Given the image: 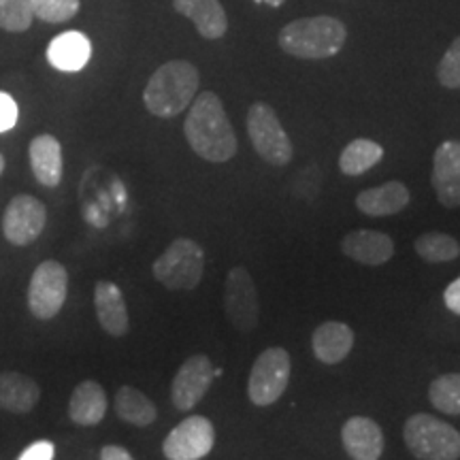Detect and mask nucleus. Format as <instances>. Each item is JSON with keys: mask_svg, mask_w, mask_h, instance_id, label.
<instances>
[{"mask_svg": "<svg viewBox=\"0 0 460 460\" xmlns=\"http://www.w3.org/2000/svg\"><path fill=\"white\" fill-rule=\"evenodd\" d=\"M188 146L207 163H228L237 154V135L230 124L220 96L214 92H200L190 105L183 124Z\"/></svg>", "mask_w": 460, "mask_h": 460, "instance_id": "obj_1", "label": "nucleus"}, {"mask_svg": "<svg viewBox=\"0 0 460 460\" xmlns=\"http://www.w3.org/2000/svg\"><path fill=\"white\" fill-rule=\"evenodd\" d=\"M199 84L197 66L186 60H171L152 73L143 90V102L147 111L156 118H175L197 99Z\"/></svg>", "mask_w": 460, "mask_h": 460, "instance_id": "obj_2", "label": "nucleus"}, {"mask_svg": "<svg viewBox=\"0 0 460 460\" xmlns=\"http://www.w3.org/2000/svg\"><path fill=\"white\" fill-rule=\"evenodd\" d=\"M348 31L341 20L331 15L301 17L281 28L278 43L288 56L301 60H324L343 49Z\"/></svg>", "mask_w": 460, "mask_h": 460, "instance_id": "obj_3", "label": "nucleus"}, {"mask_svg": "<svg viewBox=\"0 0 460 460\" xmlns=\"http://www.w3.org/2000/svg\"><path fill=\"white\" fill-rule=\"evenodd\" d=\"M407 450L418 460H458L460 433L430 413H413L402 427Z\"/></svg>", "mask_w": 460, "mask_h": 460, "instance_id": "obj_4", "label": "nucleus"}, {"mask_svg": "<svg viewBox=\"0 0 460 460\" xmlns=\"http://www.w3.org/2000/svg\"><path fill=\"white\" fill-rule=\"evenodd\" d=\"M152 273L166 290L192 292L205 273V250L192 239H175L152 264Z\"/></svg>", "mask_w": 460, "mask_h": 460, "instance_id": "obj_5", "label": "nucleus"}, {"mask_svg": "<svg viewBox=\"0 0 460 460\" xmlns=\"http://www.w3.org/2000/svg\"><path fill=\"white\" fill-rule=\"evenodd\" d=\"M247 135L264 163L271 166L290 164L295 156L290 137L281 126L278 113L267 102H254L247 111Z\"/></svg>", "mask_w": 460, "mask_h": 460, "instance_id": "obj_6", "label": "nucleus"}, {"mask_svg": "<svg viewBox=\"0 0 460 460\" xmlns=\"http://www.w3.org/2000/svg\"><path fill=\"white\" fill-rule=\"evenodd\" d=\"M292 376V360L288 349L267 348L254 360L247 382V396L256 407H269L281 399Z\"/></svg>", "mask_w": 460, "mask_h": 460, "instance_id": "obj_7", "label": "nucleus"}, {"mask_svg": "<svg viewBox=\"0 0 460 460\" xmlns=\"http://www.w3.org/2000/svg\"><path fill=\"white\" fill-rule=\"evenodd\" d=\"M68 295V273L65 264L45 261L34 269L28 284V309L34 318L51 320L65 307Z\"/></svg>", "mask_w": 460, "mask_h": 460, "instance_id": "obj_8", "label": "nucleus"}, {"mask_svg": "<svg viewBox=\"0 0 460 460\" xmlns=\"http://www.w3.org/2000/svg\"><path fill=\"white\" fill-rule=\"evenodd\" d=\"M224 309L230 324L239 332H252L261 322L258 290L245 267H233L224 284Z\"/></svg>", "mask_w": 460, "mask_h": 460, "instance_id": "obj_9", "label": "nucleus"}, {"mask_svg": "<svg viewBox=\"0 0 460 460\" xmlns=\"http://www.w3.org/2000/svg\"><path fill=\"white\" fill-rule=\"evenodd\" d=\"M48 224V207L31 194H17L3 216V234L13 245H31Z\"/></svg>", "mask_w": 460, "mask_h": 460, "instance_id": "obj_10", "label": "nucleus"}, {"mask_svg": "<svg viewBox=\"0 0 460 460\" xmlns=\"http://www.w3.org/2000/svg\"><path fill=\"white\" fill-rule=\"evenodd\" d=\"M216 429L205 416H190L166 435L163 454L166 460H200L214 450Z\"/></svg>", "mask_w": 460, "mask_h": 460, "instance_id": "obj_11", "label": "nucleus"}, {"mask_svg": "<svg viewBox=\"0 0 460 460\" xmlns=\"http://www.w3.org/2000/svg\"><path fill=\"white\" fill-rule=\"evenodd\" d=\"M214 362L209 356L194 354L183 360L171 384L172 405L180 411H192L214 382Z\"/></svg>", "mask_w": 460, "mask_h": 460, "instance_id": "obj_12", "label": "nucleus"}, {"mask_svg": "<svg viewBox=\"0 0 460 460\" xmlns=\"http://www.w3.org/2000/svg\"><path fill=\"white\" fill-rule=\"evenodd\" d=\"M430 183L446 209L460 207V141H444L435 149Z\"/></svg>", "mask_w": 460, "mask_h": 460, "instance_id": "obj_13", "label": "nucleus"}, {"mask_svg": "<svg viewBox=\"0 0 460 460\" xmlns=\"http://www.w3.org/2000/svg\"><path fill=\"white\" fill-rule=\"evenodd\" d=\"M341 252L349 261L365 264V267H382L393 261L396 245L390 234L379 230L360 228L348 233L341 241Z\"/></svg>", "mask_w": 460, "mask_h": 460, "instance_id": "obj_14", "label": "nucleus"}, {"mask_svg": "<svg viewBox=\"0 0 460 460\" xmlns=\"http://www.w3.org/2000/svg\"><path fill=\"white\" fill-rule=\"evenodd\" d=\"M341 441L352 460H379L384 454V430L367 416L349 418L341 429Z\"/></svg>", "mask_w": 460, "mask_h": 460, "instance_id": "obj_15", "label": "nucleus"}, {"mask_svg": "<svg viewBox=\"0 0 460 460\" xmlns=\"http://www.w3.org/2000/svg\"><path fill=\"white\" fill-rule=\"evenodd\" d=\"M94 309L102 331L111 337H124L130 331L128 309H126L124 292L113 281L101 279L94 286Z\"/></svg>", "mask_w": 460, "mask_h": 460, "instance_id": "obj_16", "label": "nucleus"}, {"mask_svg": "<svg viewBox=\"0 0 460 460\" xmlns=\"http://www.w3.org/2000/svg\"><path fill=\"white\" fill-rule=\"evenodd\" d=\"M31 156V169L37 181L45 188H58L65 172V160H62V146L56 137L39 135L31 141L28 147Z\"/></svg>", "mask_w": 460, "mask_h": 460, "instance_id": "obj_17", "label": "nucleus"}, {"mask_svg": "<svg viewBox=\"0 0 460 460\" xmlns=\"http://www.w3.org/2000/svg\"><path fill=\"white\" fill-rule=\"evenodd\" d=\"M410 188L402 181H386L377 188H367L356 197L360 214L369 217L394 216L410 205Z\"/></svg>", "mask_w": 460, "mask_h": 460, "instance_id": "obj_18", "label": "nucleus"}, {"mask_svg": "<svg viewBox=\"0 0 460 460\" xmlns=\"http://www.w3.org/2000/svg\"><path fill=\"white\" fill-rule=\"evenodd\" d=\"M354 348V331L345 322H322L312 335L315 358L324 365H339L348 358Z\"/></svg>", "mask_w": 460, "mask_h": 460, "instance_id": "obj_19", "label": "nucleus"}, {"mask_svg": "<svg viewBox=\"0 0 460 460\" xmlns=\"http://www.w3.org/2000/svg\"><path fill=\"white\" fill-rule=\"evenodd\" d=\"M172 9L188 17L200 37L209 41L224 37L228 31V17L220 0H172Z\"/></svg>", "mask_w": 460, "mask_h": 460, "instance_id": "obj_20", "label": "nucleus"}, {"mask_svg": "<svg viewBox=\"0 0 460 460\" xmlns=\"http://www.w3.org/2000/svg\"><path fill=\"white\" fill-rule=\"evenodd\" d=\"M107 413V393L94 379L77 384L68 401V416L79 427H96Z\"/></svg>", "mask_w": 460, "mask_h": 460, "instance_id": "obj_21", "label": "nucleus"}, {"mask_svg": "<svg viewBox=\"0 0 460 460\" xmlns=\"http://www.w3.org/2000/svg\"><path fill=\"white\" fill-rule=\"evenodd\" d=\"M41 399L37 379L17 371L0 373V410L11 413H31Z\"/></svg>", "mask_w": 460, "mask_h": 460, "instance_id": "obj_22", "label": "nucleus"}, {"mask_svg": "<svg viewBox=\"0 0 460 460\" xmlns=\"http://www.w3.org/2000/svg\"><path fill=\"white\" fill-rule=\"evenodd\" d=\"M92 56L90 39L82 32H62L48 48V60L58 71L75 73L88 65Z\"/></svg>", "mask_w": 460, "mask_h": 460, "instance_id": "obj_23", "label": "nucleus"}, {"mask_svg": "<svg viewBox=\"0 0 460 460\" xmlns=\"http://www.w3.org/2000/svg\"><path fill=\"white\" fill-rule=\"evenodd\" d=\"M113 405L118 418L132 424V427H149L158 416L156 405L149 401V396L132 386L119 388L118 394H115Z\"/></svg>", "mask_w": 460, "mask_h": 460, "instance_id": "obj_24", "label": "nucleus"}, {"mask_svg": "<svg viewBox=\"0 0 460 460\" xmlns=\"http://www.w3.org/2000/svg\"><path fill=\"white\" fill-rule=\"evenodd\" d=\"M382 158L384 147L377 141L354 139L352 143L345 146L341 156H339V169H341L343 175L358 177L362 172H367L382 163Z\"/></svg>", "mask_w": 460, "mask_h": 460, "instance_id": "obj_25", "label": "nucleus"}, {"mask_svg": "<svg viewBox=\"0 0 460 460\" xmlns=\"http://www.w3.org/2000/svg\"><path fill=\"white\" fill-rule=\"evenodd\" d=\"M416 254L424 262H452L460 256V243L446 233H424L413 243Z\"/></svg>", "mask_w": 460, "mask_h": 460, "instance_id": "obj_26", "label": "nucleus"}, {"mask_svg": "<svg viewBox=\"0 0 460 460\" xmlns=\"http://www.w3.org/2000/svg\"><path fill=\"white\" fill-rule=\"evenodd\" d=\"M429 399L441 413L460 416V373H447L433 379L429 386Z\"/></svg>", "mask_w": 460, "mask_h": 460, "instance_id": "obj_27", "label": "nucleus"}, {"mask_svg": "<svg viewBox=\"0 0 460 460\" xmlns=\"http://www.w3.org/2000/svg\"><path fill=\"white\" fill-rule=\"evenodd\" d=\"M32 20L31 0H0V31L26 32L32 26Z\"/></svg>", "mask_w": 460, "mask_h": 460, "instance_id": "obj_28", "label": "nucleus"}, {"mask_svg": "<svg viewBox=\"0 0 460 460\" xmlns=\"http://www.w3.org/2000/svg\"><path fill=\"white\" fill-rule=\"evenodd\" d=\"M32 13L48 24H62L79 13L82 0H31Z\"/></svg>", "mask_w": 460, "mask_h": 460, "instance_id": "obj_29", "label": "nucleus"}, {"mask_svg": "<svg viewBox=\"0 0 460 460\" xmlns=\"http://www.w3.org/2000/svg\"><path fill=\"white\" fill-rule=\"evenodd\" d=\"M437 79L447 90L460 88V37L454 39L439 65H437Z\"/></svg>", "mask_w": 460, "mask_h": 460, "instance_id": "obj_30", "label": "nucleus"}, {"mask_svg": "<svg viewBox=\"0 0 460 460\" xmlns=\"http://www.w3.org/2000/svg\"><path fill=\"white\" fill-rule=\"evenodd\" d=\"M20 118V107L13 101V96L7 92H0V132H7L17 124Z\"/></svg>", "mask_w": 460, "mask_h": 460, "instance_id": "obj_31", "label": "nucleus"}, {"mask_svg": "<svg viewBox=\"0 0 460 460\" xmlns=\"http://www.w3.org/2000/svg\"><path fill=\"white\" fill-rule=\"evenodd\" d=\"M54 456H56L54 444L48 439H41L28 446L17 460H54Z\"/></svg>", "mask_w": 460, "mask_h": 460, "instance_id": "obj_32", "label": "nucleus"}, {"mask_svg": "<svg viewBox=\"0 0 460 460\" xmlns=\"http://www.w3.org/2000/svg\"><path fill=\"white\" fill-rule=\"evenodd\" d=\"M444 303H446V307L450 309L452 314L460 315V278L454 279L452 284L446 288V292H444Z\"/></svg>", "mask_w": 460, "mask_h": 460, "instance_id": "obj_33", "label": "nucleus"}, {"mask_svg": "<svg viewBox=\"0 0 460 460\" xmlns=\"http://www.w3.org/2000/svg\"><path fill=\"white\" fill-rule=\"evenodd\" d=\"M101 460H135L122 446H105L101 450Z\"/></svg>", "mask_w": 460, "mask_h": 460, "instance_id": "obj_34", "label": "nucleus"}, {"mask_svg": "<svg viewBox=\"0 0 460 460\" xmlns=\"http://www.w3.org/2000/svg\"><path fill=\"white\" fill-rule=\"evenodd\" d=\"M258 4L261 3H264V4H269V7H281V4L286 3V0H256Z\"/></svg>", "mask_w": 460, "mask_h": 460, "instance_id": "obj_35", "label": "nucleus"}, {"mask_svg": "<svg viewBox=\"0 0 460 460\" xmlns=\"http://www.w3.org/2000/svg\"><path fill=\"white\" fill-rule=\"evenodd\" d=\"M3 171H4V158L3 154H0V175H3Z\"/></svg>", "mask_w": 460, "mask_h": 460, "instance_id": "obj_36", "label": "nucleus"}]
</instances>
